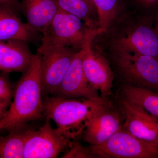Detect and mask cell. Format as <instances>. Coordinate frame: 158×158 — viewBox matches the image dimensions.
I'll list each match as a JSON object with an SVG mask.
<instances>
[{
	"label": "cell",
	"instance_id": "19",
	"mask_svg": "<svg viewBox=\"0 0 158 158\" xmlns=\"http://www.w3.org/2000/svg\"><path fill=\"white\" fill-rule=\"evenodd\" d=\"M99 17V29L106 32L123 12L126 10L124 0H92Z\"/></svg>",
	"mask_w": 158,
	"mask_h": 158
},
{
	"label": "cell",
	"instance_id": "12",
	"mask_svg": "<svg viewBox=\"0 0 158 158\" xmlns=\"http://www.w3.org/2000/svg\"><path fill=\"white\" fill-rule=\"evenodd\" d=\"M118 101L124 118L122 127L136 138L158 148L157 121L137 105L118 97Z\"/></svg>",
	"mask_w": 158,
	"mask_h": 158
},
{
	"label": "cell",
	"instance_id": "21",
	"mask_svg": "<svg viewBox=\"0 0 158 158\" xmlns=\"http://www.w3.org/2000/svg\"><path fill=\"white\" fill-rule=\"evenodd\" d=\"M127 9L142 15L155 17L158 12V0H124Z\"/></svg>",
	"mask_w": 158,
	"mask_h": 158
},
{
	"label": "cell",
	"instance_id": "15",
	"mask_svg": "<svg viewBox=\"0 0 158 158\" xmlns=\"http://www.w3.org/2000/svg\"><path fill=\"white\" fill-rule=\"evenodd\" d=\"M59 10L55 0H21L19 6L29 25L41 34Z\"/></svg>",
	"mask_w": 158,
	"mask_h": 158
},
{
	"label": "cell",
	"instance_id": "1",
	"mask_svg": "<svg viewBox=\"0 0 158 158\" xmlns=\"http://www.w3.org/2000/svg\"><path fill=\"white\" fill-rule=\"evenodd\" d=\"M92 45L99 49L137 53L158 59L154 17L126 9L107 31L95 37Z\"/></svg>",
	"mask_w": 158,
	"mask_h": 158
},
{
	"label": "cell",
	"instance_id": "8",
	"mask_svg": "<svg viewBox=\"0 0 158 158\" xmlns=\"http://www.w3.org/2000/svg\"><path fill=\"white\" fill-rule=\"evenodd\" d=\"M80 50L70 47H56L37 51L42 56L40 76L43 97L55 93L74 56Z\"/></svg>",
	"mask_w": 158,
	"mask_h": 158
},
{
	"label": "cell",
	"instance_id": "14",
	"mask_svg": "<svg viewBox=\"0 0 158 158\" xmlns=\"http://www.w3.org/2000/svg\"><path fill=\"white\" fill-rule=\"evenodd\" d=\"M35 55L31 52L28 43L25 41H0V69L9 73H24L31 67Z\"/></svg>",
	"mask_w": 158,
	"mask_h": 158
},
{
	"label": "cell",
	"instance_id": "10",
	"mask_svg": "<svg viewBox=\"0 0 158 158\" xmlns=\"http://www.w3.org/2000/svg\"><path fill=\"white\" fill-rule=\"evenodd\" d=\"M123 115L118 106L110 100L103 104L91 116L83 134V140L90 145L104 143L121 127Z\"/></svg>",
	"mask_w": 158,
	"mask_h": 158
},
{
	"label": "cell",
	"instance_id": "3",
	"mask_svg": "<svg viewBox=\"0 0 158 158\" xmlns=\"http://www.w3.org/2000/svg\"><path fill=\"white\" fill-rule=\"evenodd\" d=\"M108 100L99 102L48 95L43 98L44 113L64 135L73 141L83 136L91 116Z\"/></svg>",
	"mask_w": 158,
	"mask_h": 158
},
{
	"label": "cell",
	"instance_id": "4",
	"mask_svg": "<svg viewBox=\"0 0 158 158\" xmlns=\"http://www.w3.org/2000/svg\"><path fill=\"white\" fill-rule=\"evenodd\" d=\"M94 48L107 59L119 85L158 92V59L137 53Z\"/></svg>",
	"mask_w": 158,
	"mask_h": 158
},
{
	"label": "cell",
	"instance_id": "11",
	"mask_svg": "<svg viewBox=\"0 0 158 158\" xmlns=\"http://www.w3.org/2000/svg\"><path fill=\"white\" fill-rule=\"evenodd\" d=\"M82 66L85 76L91 87L103 97L108 98L113 91L115 81L110 62L101 51L88 46L82 58Z\"/></svg>",
	"mask_w": 158,
	"mask_h": 158
},
{
	"label": "cell",
	"instance_id": "7",
	"mask_svg": "<svg viewBox=\"0 0 158 158\" xmlns=\"http://www.w3.org/2000/svg\"><path fill=\"white\" fill-rule=\"evenodd\" d=\"M51 120L37 131L27 129L24 158H55L73 146V141L64 135L59 128H54Z\"/></svg>",
	"mask_w": 158,
	"mask_h": 158
},
{
	"label": "cell",
	"instance_id": "9",
	"mask_svg": "<svg viewBox=\"0 0 158 158\" xmlns=\"http://www.w3.org/2000/svg\"><path fill=\"white\" fill-rule=\"evenodd\" d=\"M92 42L89 43L75 54L65 77L53 95L65 98L88 99L99 102L108 98L102 97L98 91L91 87L83 70L82 58L87 48Z\"/></svg>",
	"mask_w": 158,
	"mask_h": 158
},
{
	"label": "cell",
	"instance_id": "2",
	"mask_svg": "<svg viewBox=\"0 0 158 158\" xmlns=\"http://www.w3.org/2000/svg\"><path fill=\"white\" fill-rule=\"evenodd\" d=\"M42 56L37 53L33 63L15 85L13 101L0 119V129L9 132L29 122L45 118L40 68Z\"/></svg>",
	"mask_w": 158,
	"mask_h": 158
},
{
	"label": "cell",
	"instance_id": "6",
	"mask_svg": "<svg viewBox=\"0 0 158 158\" xmlns=\"http://www.w3.org/2000/svg\"><path fill=\"white\" fill-rule=\"evenodd\" d=\"M87 158H158V148L122 127L104 143L83 146Z\"/></svg>",
	"mask_w": 158,
	"mask_h": 158
},
{
	"label": "cell",
	"instance_id": "16",
	"mask_svg": "<svg viewBox=\"0 0 158 158\" xmlns=\"http://www.w3.org/2000/svg\"><path fill=\"white\" fill-rule=\"evenodd\" d=\"M59 10L81 20L88 28L100 30L98 12L92 0H55Z\"/></svg>",
	"mask_w": 158,
	"mask_h": 158
},
{
	"label": "cell",
	"instance_id": "5",
	"mask_svg": "<svg viewBox=\"0 0 158 158\" xmlns=\"http://www.w3.org/2000/svg\"><path fill=\"white\" fill-rule=\"evenodd\" d=\"M102 33L100 30L88 28L79 18L59 9L41 34L37 51L56 47L82 49Z\"/></svg>",
	"mask_w": 158,
	"mask_h": 158
},
{
	"label": "cell",
	"instance_id": "22",
	"mask_svg": "<svg viewBox=\"0 0 158 158\" xmlns=\"http://www.w3.org/2000/svg\"><path fill=\"white\" fill-rule=\"evenodd\" d=\"M19 0H0V6L12 7L19 11Z\"/></svg>",
	"mask_w": 158,
	"mask_h": 158
},
{
	"label": "cell",
	"instance_id": "17",
	"mask_svg": "<svg viewBox=\"0 0 158 158\" xmlns=\"http://www.w3.org/2000/svg\"><path fill=\"white\" fill-rule=\"evenodd\" d=\"M118 97L140 107L158 121V92L119 85Z\"/></svg>",
	"mask_w": 158,
	"mask_h": 158
},
{
	"label": "cell",
	"instance_id": "13",
	"mask_svg": "<svg viewBox=\"0 0 158 158\" xmlns=\"http://www.w3.org/2000/svg\"><path fill=\"white\" fill-rule=\"evenodd\" d=\"M18 12L12 7L0 6V41L19 40L39 44L42 35L27 23H23L18 15Z\"/></svg>",
	"mask_w": 158,
	"mask_h": 158
},
{
	"label": "cell",
	"instance_id": "23",
	"mask_svg": "<svg viewBox=\"0 0 158 158\" xmlns=\"http://www.w3.org/2000/svg\"><path fill=\"white\" fill-rule=\"evenodd\" d=\"M154 27L156 31L158 33V12L154 17Z\"/></svg>",
	"mask_w": 158,
	"mask_h": 158
},
{
	"label": "cell",
	"instance_id": "18",
	"mask_svg": "<svg viewBox=\"0 0 158 158\" xmlns=\"http://www.w3.org/2000/svg\"><path fill=\"white\" fill-rule=\"evenodd\" d=\"M26 125L15 128L5 137H0V158H24Z\"/></svg>",
	"mask_w": 158,
	"mask_h": 158
},
{
	"label": "cell",
	"instance_id": "20",
	"mask_svg": "<svg viewBox=\"0 0 158 158\" xmlns=\"http://www.w3.org/2000/svg\"><path fill=\"white\" fill-rule=\"evenodd\" d=\"M9 73L2 71L0 74V119L9 110L14 97L15 85L10 81Z\"/></svg>",
	"mask_w": 158,
	"mask_h": 158
},
{
	"label": "cell",
	"instance_id": "24",
	"mask_svg": "<svg viewBox=\"0 0 158 158\" xmlns=\"http://www.w3.org/2000/svg\"><path fill=\"white\" fill-rule=\"evenodd\" d=\"M156 126L158 128V121L156 123Z\"/></svg>",
	"mask_w": 158,
	"mask_h": 158
}]
</instances>
